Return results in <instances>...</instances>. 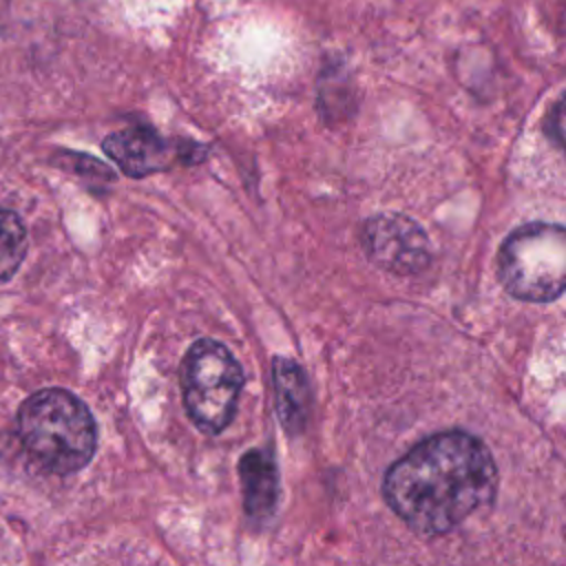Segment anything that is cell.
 Masks as SVG:
<instances>
[{
	"instance_id": "obj_1",
	"label": "cell",
	"mask_w": 566,
	"mask_h": 566,
	"mask_svg": "<svg viewBox=\"0 0 566 566\" xmlns=\"http://www.w3.org/2000/svg\"><path fill=\"white\" fill-rule=\"evenodd\" d=\"M497 489L489 447L460 429L440 431L396 460L382 480L391 511L420 535H442L486 506Z\"/></svg>"
},
{
	"instance_id": "obj_2",
	"label": "cell",
	"mask_w": 566,
	"mask_h": 566,
	"mask_svg": "<svg viewBox=\"0 0 566 566\" xmlns=\"http://www.w3.org/2000/svg\"><path fill=\"white\" fill-rule=\"evenodd\" d=\"M27 453L51 473L80 471L95 453L97 429L88 407L66 389H42L18 411Z\"/></svg>"
},
{
	"instance_id": "obj_3",
	"label": "cell",
	"mask_w": 566,
	"mask_h": 566,
	"mask_svg": "<svg viewBox=\"0 0 566 566\" xmlns=\"http://www.w3.org/2000/svg\"><path fill=\"white\" fill-rule=\"evenodd\" d=\"M564 274L566 232L559 223H526L511 232L497 252V276L520 301H555L564 292Z\"/></svg>"
},
{
	"instance_id": "obj_4",
	"label": "cell",
	"mask_w": 566,
	"mask_h": 566,
	"mask_svg": "<svg viewBox=\"0 0 566 566\" xmlns=\"http://www.w3.org/2000/svg\"><path fill=\"white\" fill-rule=\"evenodd\" d=\"M243 369L226 345L199 338L181 363L184 405L203 433H221L234 418L243 389Z\"/></svg>"
},
{
	"instance_id": "obj_5",
	"label": "cell",
	"mask_w": 566,
	"mask_h": 566,
	"mask_svg": "<svg viewBox=\"0 0 566 566\" xmlns=\"http://www.w3.org/2000/svg\"><path fill=\"white\" fill-rule=\"evenodd\" d=\"M360 243L369 261L394 274L422 272L431 261V243L420 223L400 212L376 214L365 221Z\"/></svg>"
},
{
	"instance_id": "obj_6",
	"label": "cell",
	"mask_w": 566,
	"mask_h": 566,
	"mask_svg": "<svg viewBox=\"0 0 566 566\" xmlns=\"http://www.w3.org/2000/svg\"><path fill=\"white\" fill-rule=\"evenodd\" d=\"M102 148L128 177H146L166 170L172 161L170 144L148 126L115 130L104 139Z\"/></svg>"
},
{
	"instance_id": "obj_7",
	"label": "cell",
	"mask_w": 566,
	"mask_h": 566,
	"mask_svg": "<svg viewBox=\"0 0 566 566\" xmlns=\"http://www.w3.org/2000/svg\"><path fill=\"white\" fill-rule=\"evenodd\" d=\"M243 506L252 520H268L279 502V471L263 449H250L239 460Z\"/></svg>"
},
{
	"instance_id": "obj_8",
	"label": "cell",
	"mask_w": 566,
	"mask_h": 566,
	"mask_svg": "<svg viewBox=\"0 0 566 566\" xmlns=\"http://www.w3.org/2000/svg\"><path fill=\"white\" fill-rule=\"evenodd\" d=\"M272 382H274V400H276V413L281 424L287 433H301L307 413H310V382L303 371V367L292 360L276 356L272 360Z\"/></svg>"
},
{
	"instance_id": "obj_9",
	"label": "cell",
	"mask_w": 566,
	"mask_h": 566,
	"mask_svg": "<svg viewBox=\"0 0 566 566\" xmlns=\"http://www.w3.org/2000/svg\"><path fill=\"white\" fill-rule=\"evenodd\" d=\"M24 250L27 237L22 221L13 212L0 208V283L13 276L24 259Z\"/></svg>"
}]
</instances>
